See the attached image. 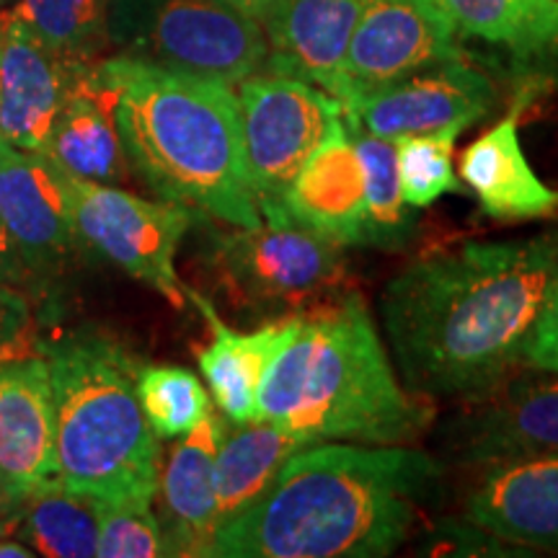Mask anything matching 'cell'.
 <instances>
[{
    "label": "cell",
    "mask_w": 558,
    "mask_h": 558,
    "mask_svg": "<svg viewBox=\"0 0 558 558\" xmlns=\"http://www.w3.org/2000/svg\"><path fill=\"white\" fill-rule=\"evenodd\" d=\"M13 0H0V9H5V5H11Z\"/></svg>",
    "instance_id": "74e56055"
},
{
    "label": "cell",
    "mask_w": 558,
    "mask_h": 558,
    "mask_svg": "<svg viewBox=\"0 0 558 558\" xmlns=\"http://www.w3.org/2000/svg\"><path fill=\"white\" fill-rule=\"evenodd\" d=\"M5 533H11V525L5 520H0V535H5Z\"/></svg>",
    "instance_id": "8d00e7d4"
},
{
    "label": "cell",
    "mask_w": 558,
    "mask_h": 558,
    "mask_svg": "<svg viewBox=\"0 0 558 558\" xmlns=\"http://www.w3.org/2000/svg\"><path fill=\"white\" fill-rule=\"evenodd\" d=\"M86 62L52 52L11 9H0V137L13 150L41 153L73 73Z\"/></svg>",
    "instance_id": "9a60e30c"
},
{
    "label": "cell",
    "mask_w": 558,
    "mask_h": 558,
    "mask_svg": "<svg viewBox=\"0 0 558 558\" xmlns=\"http://www.w3.org/2000/svg\"><path fill=\"white\" fill-rule=\"evenodd\" d=\"M9 9L70 62H96L109 47V0H13Z\"/></svg>",
    "instance_id": "4316f807"
},
{
    "label": "cell",
    "mask_w": 558,
    "mask_h": 558,
    "mask_svg": "<svg viewBox=\"0 0 558 558\" xmlns=\"http://www.w3.org/2000/svg\"><path fill=\"white\" fill-rule=\"evenodd\" d=\"M186 298L197 305L202 316L213 329V344L197 354L199 369L205 375L213 401L218 403L222 416L233 424L254 422L256 393L269 360L292 333L295 318L264 324L256 331H239L220 318L215 303L197 290L184 288Z\"/></svg>",
    "instance_id": "7402d4cb"
},
{
    "label": "cell",
    "mask_w": 558,
    "mask_h": 558,
    "mask_svg": "<svg viewBox=\"0 0 558 558\" xmlns=\"http://www.w3.org/2000/svg\"><path fill=\"white\" fill-rule=\"evenodd\" d=\"M109 47L122 58L233 86L267 65L262 24L228 0H109Z\"/></svg>",
    "instance_id": "52a82bcc"
},
{
    "label": "cell",
    "mask_w": 558,
    "mask_h": 558,
    "mask_svg": "<svg viewBox=\"0 0 558 558\" xmlns=\"http://www.w3.org/2000/svg\"><path fill=\"white\" fill-rule=\"evenodd\" d=\"M347 132L357 148L362 173H365V226L362 246L401 248L414 233L411 207L401 194L399 169H396L393 140L378 137L362 124L347 120Z\"/></svg>",
    "instance_id": "484cf974"
},
{
    "label": "cell",
    "mask_w": 558,
    "mask_h": 558,
    "mask_svg": "<svg viewBox=\"0 0 558 558\" xmlns=\"http://www.w3.org/2000/svg\"><path fill=\"white\" fill-rule=\"evenodd\" d=\"M494 104L497 88L492 78L465 60H450L367 90L344 111V117L373 135L399 140L452 124L469 130L484 120Z\"/></svg>",
    "instance_id": "4fadbf2b"
},
{
    "label": "cell",
    "mask_w": 558,
    "mask_h": 558,
    "mask_svg": "<svg viewBox=\"0 0 558 558\" xmlns=\"http://www.w3.org/2000/svg\"><path fill=\"white\" fill-rule=\"evenodd\" d=\"M558 275V233L418 256L380 295L399 378L418 399H478L522 365Z\"/></svg>",
    "instance_id": "6da1fadb"
},
{
    "label": "cell",
    "mask_w": 558,
    "mask_h": 558,
    "mask_svg": "<svg viewBox=\"0 0 558 558\" xmlns=\"http://www.w3.org/2000/svg\"><path fill=\"white\" fill-rule=\"evenodd\" d=\"M54 401V478L99 501H153L160 445L137 399L143 360L96 329L37 341Z\"/></svg>",
    "instance_id": "5b68a950"
},
{
    "label": "cell",
    "mask_w": 558,
    "mask_h": 558,
    "mask_svg": "<svg viewBox=\"0 0 558 558\" xmlns=\"http://www.w3.org/2000/svg\"><path fill=\"white\" fill-rule=\"evenodd\" d=\"M463 37L530 68L558 54V0H439Z\"/></svg>",
    "instance_id": "cb8c5ba5"
},
{
    "label": "cell",
    "mask_w": 558,
    "mask_h": 558,
    "mask_svg": "<svg viewBox=\"0 0 558 558\" xmlns=\"http://www.w3.org/2000/svg\"><path fill=\"white\" fill-rule=\"evenodd\" d=\"M29 292L0 279V362L37 354V313Z\"/></svg>",
    "instance_id": "4dcf8cb0"
},
{
    "label": "cell",
    "mask_w": 558,
    "mask_h": 558,
    "mask_svg": "<svg viewBox=\"0 0 558 558\" xmlns=\"http://www.w3.org/2000/svg\"><path fill=\"white\" fill-rule=\"evenodd\" d=\"M124 156L160 199L233 228L262 222L233 86L132 58H101Z\"/></svg>",
    "instance_id": "277c9868"
},
{
    "label": "cell",
    "mask_w": 558,
    "mask_h": 558,
    "mask_svg": "<svg viewBox=\"0 0 558 558\" xmlns=\"http://www.w3.org/2000/svg\"><path fill=\"white\" fill-rule=\"evenodd\" d=\"M0 222L29 277L32 298L52 308L83 254L70 215L68 173L41 153L11 150L0 158Z\"/></svg>",
    "instance_id": "30bf717a"
},
{
    "label": "cell",
    "mask_w": 558,
    "mask_h": 558,
    "mask_svg": "<svg viewBox=\"0 0 558 558\" xmlns=\"http://www.w3.org/2000/svg\"><path fill=\"white\" fill-rule=\"evenodd\" d=\"M465 128L424 132V135H403L393 140L396 169H399L401 194L411 209L435 205L445 194H463L465 184L458 179L452 166L456 140Z\"/></svg>",
    "instance_id": "f1b7e54d"
},
{
    "label": "cell",
    "mask_w": 558,
    "mask_h": 558,
    "mask_svg": "<svg viewBox=\"0 0 558 558\" xmlns=\"http://www.w3.org/2000/svg\"><path fill=\"white\" fill-rule=\"evenodd\" d=\"M32 556H37V554L26 548L24 543L9 541L5 535H0V558H32Z\"/></svg>",
    "instance_id": "836d02e7"
},
{
    "label": "cell",
    "mask_w": 558,
    "mask_h": 558,
    "mask_svg": "<svg viewBox=\"0 0 558 558\" xmlns=\"http://www.w3.org/2000/svg\"><path fill=\"white\" fill-rule=\"evenodd\" d=\"M0 279H3V282L16 284V288L26 290L32 295L29 277H26L24 267H21V262H19L16 251H13V246H11L9 233H5L3 222H0Z\"/></svg>",
    "instance_id": "d6a6232c"
},
{
    "label": "cell",
    "mask_w": 558,
    "mask_h": 558,
    "mask_svg": "<svg viewBox=\"0 0 558 558\" xmlns=\"http://www.w3.org/2000/svg\"><path fill=\"white\" fill-rule=\"evenodd\" d=\"M228 418L209 414L199 427L171 450L160 469L158 488L163 512L158 514L171 556H209L218 530V497H215V456L226 435Z\"/></svg>",
    "instance_id": "44dd1931"
},
{
    "label": "cell",
    "mask_w": 558,
    "mask_h": 558,
    "mask_svg": "<svg viewBox=\"0 0 558 558\" xmlns=\"http://www.w3.org/2000/svg\"><path fill=\"white\" fill-rule=\"evenodd\" d=\"M11 530L24 535L34 554L50 558H90L99 548V509L88 494L60 478L45 481L9 514Z\"/></svg>",
    "instance_id": "d4e9b609"
},
{
    "label": "cell",
    "mask_w": 558,
    "mask_h": 558,
    "mask_svg": "<svg viewBox=\"0 0 558 558\" xmlns=\"http://www.w3.org/2000/svg\"><path fill=\"white\" fill-rule=\"evenodd\" d=\"M207 239L209 279L243 318L288 320L347 292L344 246L298 226L282 207L262 209L259 226H230Z\"/></svg>",
    "instance_id": "8992f818"
},
{
    "label": "cell",
    "mask_w": 558,
    "mask_h": 558,
    "mask_svg": "<svg viewBox=\"0 0 558 558\" xmlns=\"http://www.w3.org/2000/svg\"><path fill=\"white\" fill-rule=\"evenodd\" d=\"M68 197L83 248L160 292L177 308L184 305L177 254L199 215L177 202L143 199L75 177H68Z\"/></svg>",
    "instance_id": "ba28073f"
},
{
    "label": "cell",
    "mask_w": 558,
    "mask_h": 558,
    "mask_svg": "<svg viewBox=\"0 0 558 558\" xmlns=\"http://www.w3.org/2000/svg\"><path fill=\"white\" fill-rule=\"evenodd\" d=\"M99 548L104 558H158L171 556L153 501H99Z\"/></svg>",
    "instance_id": "f546056e"
},
{
    "label": "cell",
    "mask_w": 558,
    "mask_h": 558,
    "mask_svg": "<svg viewBox=\"0 0 558 558\" xmlns=\"http://www.w3.org/2000/svg\"><path fill=\"white\" fill-rule=\"evenodd\" d=\"M96 62L75 68L45 156L68 177L117 186L128 179L130 163L114 120V94Z\"/></svg>",
    "instance_id": "ffe728a7"
},
{
    "label": "cell",
    "mask_w": 558,
    "mask_h": 558,
    "mask_svg": "<svg viewBox=\"0 0 558 558\" xmlns=\"http://www.w3.org/2000/svg\"><path fill=\"white\" fill-rule=\"evenodd\" d=\"M282 209L298 226L337 246H362L365 173L344 117L300 166L284 192Z\"/></svg>",
    "instance_id": "ac0fdd59"
},
{
    "label": "cell",
    "mask_w": 558,
    "mask_h": 558,
    "mask_svg": "<svg viewBox=\"0 0 558 558\" xmlns=\"http://www.w3.org/2000/svg\"><path fill=\"white\" fill-rule=\"evenodd\" d=\"M465 518L507 546L558 550V450L484 465Z\"/></svg>",
    "instance_id": "e0dca14e"
},
{
    "label": "cell",
    "mask_w": 558,
    "mask_h": 558,
    "mask_svg": "<svg viewBox=\"0 0 558 558\" xmlns=\"http://www.w3.org/2000/svg\"><path fill=\"white\" fill-rule=\"evenodd\" d=\"M369 0H269L259 24L269 45L267 65L347 101V52Z\"/></svg>",
    "instance_id": "2e32d148"
},
{
    "label": "cell",
    "mask_w": 558,
    "mask_h": 558,
    "mask_svg": "<svg viewBox=\"0 0 558 558\" xmlns=\"http://www.w3.org/2000/svg\"><path fill=\"white\" fill-rule=\"evenodd\" d=\"M305 445H308L305 439L262 418L243 424L228 422L215 456V497H218L220 525L259 501L275 484L284 463Z\"/></svg>",
    "instance_id": "603a6c76"
},
{
    "label": "cell",
    "mask_w": 558,
    "mask_h": 558,
    "mask_svg": "<svg viewBox=\"0 0 558 558\" xmlns=\"http://www.w3.org/2000/svg\"><path fill=\"white\" fill-rule=\"evenodd\" d=\"M442 465L409 445L313 442L215 530L213 558H383L409 541Z\"/></svg>",
    "instance_id": "7a4b0ae2"
},
{
    "label": "cell",
    "mask_w": 558,
    "mask_h": 558,
    "mask_svg": "<svg viewBox=\"0 0 558 558\" xmlns=\"http://www.w3.org/2000/svg\"><path fill=\"white\" fill-rule=\"evenodd\" d=\"M525 104V96H520L505 120L473 140L460 156L458 177L492 220L522 222L558 213V190L535 173L520 143Z\"/></svg>",
    "instance_id": "d6986e66"
},
{
    "label": "cell",
    "mask_w": 558,
    "mask_h": 558,
    "mask_svg": "<svg viewBox=\"0 0 558 558\" xmlns=\"http://www.w3.org/2000/svg\"><path fill=\"white\" fill-rule=\"evenodd\" d=\"M13 148H11V145H5V140L3 137H0V158H5V156H9V153H11Z\"/></svg>",
    "instance_id": "d590c367"
},
{
    "label": "cell",
    "mask_w": 558,
    "mask_h": 558,
    "mask_svg": "<svg viewBox=\"0 0 558 558\" xmlns=\"http://www.w3.org/2000/svg\"><path fill=\"white\" fill-rule=\"evenodd\" d=\"M535 373L471 399L445 427L442 448L476 469L558 450V373Z\"/></svg>",
    "instance_id": "7c38bea8"
},
{
    "label": "cell",
    "mask_w": 558,
    "mask_h": 558,
    "mask_svg": "<svg viewBox=\"0 0 558 558\" xmlns=\"http://www.w3.org/2000/svg\"><path fill=\"white\" fill-rule=\"evenodd\" d=\"M256 418L308 445H411L435 414L403 388L367 303L347 290L295 318L264 369Z\"/></svg>",
    "instance_id": "3957f363"
},
{
    "label": "cell",
    "mask_w": 558,
    "mask_h": 558,
    "mask_svg": "<svg viewBox=\"0 0 558 558\" xmlns=\"http://www.w3.org/2000/svg\"><path fill=\"white\" fill-rule=\"evenodd\" d=\"M54 478V401L41 354L0 362V514Z\"/></svg>",
    "instance_id": "5bb4252c"
},
{
    "label": "cell",
    "mask_w": 558,
    "mask_h": 558,
    "mask_svg": "<svg viewBox=\"0 0 558 558\" xmlns=\"http://www.w3.org/2000/svg\"><path fill=\"white\" fill-rule=\"evenodd\" d=\"M450 60L463 50L439 0H369L349 41L344 111L367 90Z\"/></svg>",
    "instance_id": "8fae6325"
},
{
    "label": "cell",
    "mask_w": 558,
    "mask_h": 558,
    "mask_svg": "<svg viewBox=\"0 0 558 558\" xmlns=\"http://www.w3.org/2000/svg\"><path fill=\"white\" fill-rule=\"evenodd\" d=\"M243 153L251 190L267 207H282L300 166L344 117L337 96L277 70H259L239 83Z\"/></svg>",
    "instance_id": "9c48e42d"
},
{
    "label": "cell",
    "mask_w": 558,
    "mask_h": 558,
    "mask_svg": "<svg viewBox=\"0 0 558 558\" xmlns=\"http://www.w3.org/2000/svg\"><path fill=\"white\" fill-rule=\"evenodd\" d=\"M522 365L543 369V373H558V275L548 292L546 305H543L538 324H535L525 344Z\"/></svg>",
    "instance_id": "1f68e13d"
},
{
    "label": "cell",
    "mask_w": 558,
    "mask_h": 558,
    "mask_svg": "<svg viewBox=\"0 0 558 558\" xmlns=\"http://www.w3.org/2000/svg\"><path fill=\"white\" fill-rule=\"evenodd\" d=\"M137 399L158 439L190 435L213 414V401L197 375L177 365H143Z\"/></svg>",
    "instance_id": "83f0119b"
},
{
    "label": "cell",
    "mask_w": 558,
    "mask_h": 558,
    "mask_svg": "<svg viewBox=\"0 0 558 558\" xmlns=\"http://www.w3.org/2000/svg\"><path fill=\"white\" fill-rule=\"evenodd\" d=\"M228 3H230V5H235V9H239V11L248 13V16H254L256 21H259L262 11L267 9L269 0H228Z\"/></svg>",
    "instance_id": "e575fe53"
}]
</instances>
